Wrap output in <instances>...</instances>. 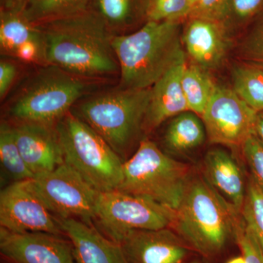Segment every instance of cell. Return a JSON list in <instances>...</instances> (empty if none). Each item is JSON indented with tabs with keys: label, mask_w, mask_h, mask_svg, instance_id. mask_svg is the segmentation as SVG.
Segmentation results:
<instances>
[{
	"label": "cell",
	"mask_w": 263,
	"mask_h": 263,
	"mask_svg": "<svg viewBox=\"0 0 263 263\" xmlns=\"http://www.w3.org/2000/svg\"><path fill=\"white\" fill-rule=\"evenodd\" d=\"M0 226L14 233L65 236L58 218L37 193L32 179L14 181L0 193Z\"/></svg>",
	"instance_id": "cell-10"
},
{
	"label": "cell",
	"mask_w": 263,
	"mask_h": 263,
	"mask_svg": "<svg viewBox=\"0 0 263 263\" xmlns=\"http://www.w3.org/2000/svg\"><path fill=\"white\" fill-rule=\"evenodd\" d=\"M228 29L219 21L190 18L182 33V43L194 65L208 71L220 67L230 47Z\"/></svg>",
	"instance_id": "cell-13"
},
{
	"label": "cell",
	"mask_w": 263,
	"mask_h": 263,
	"mask_svg": "<svg viewBox=\"0 0 263 263\" xmlns=\"http://www.w3.org/2000/svg\"><path fill=\"white\" fill-rule=\"evenodd\" d=\"M190 167L165 155L154 142L143 139L136 153L124 162L119 190L178 210L190 181Z\"/></svg>",
	"instance_id": "cell-5"
},
{
	"label": "cell",
	"mask_w": 263,
	"mask_h": 263,
	"mask_svg": "<svg viewBox=\"0 0 263 263\" xmlns=\"http://www.w3.org/2000/svg\"><path fill=\"white\" fill-rule=\"evenodd\" d=\"M250 176L263 192V142L254 133L241 147Z\"/></svg>",
	"instance_id": "cell-29"
},
{
	"label": "cell",
	"mask_w": 263,
	"mask_h": 263,
	"mask_svg": "<svg viewBox=\"0 0 263 263\" xmlns=\"http://www.w3.org/2000/svg\"><path fill=\"white\" fill-rule=\"evenodd\" d=\"M257 114L233 89L216 85L201 119L210 143L242 147L255 133Z\"/></svg>",
	"instance_id": "cell-11"
},
{
	"label": "cell",
	"mask_w": 263,
	"mask_h": 263,
	"mask_svg": "<svg viewBox=\"0 0 263 263\" xmlns=\"http://www.w3.org/2000/svg\"><path fill=\"white\" fill-rule=\"evenodd\" d=\"M85 79L49 65L35 75L10 105L9 114L19 122H58L85 94Z\"/></svg>",
	"instance_id": "cell-7"
},
{
	"label": "cell",
	"mask_w": 263,
	"mask_h": 263,
	"mask_svg": "<svg viewBox=\"0 0 263 263\" xmlns=\"http://www.w3.org/2000/svg\"><path fill=\"white\" fill-rule=\"evenodd\" d=\"M34 187L58 219L94 221L99 193L68 164L64 162L32 179Z\"/></svg>",
	"instance_id": "cell-9"
},
{
	"label": "cell",
	"mask_w": 263,
	"mask_h": 263,
	"mask_svg": "<svg viewBox=\"0 0 263 263\" xmlns=\"http://www.w3.org/2000/svg\"><path fill=\"white\" fill-rule=\"evenodd\" d=\"M0 161L3 168L14 181L34 179L15 143L13 127L2 122L0 127Z\"/></svg>",
	"instance_id": "cell-24"
},
{
	"label": "cell",
	"mask_w": 263,
	"mask_h": 263,
	"mask_svg": "<svg viewBox=\"0 0 263 263\" xmlns=\"http://www.w3.org/2000/svg\"><path fill=\"white\" fill-rule=\"evenodd\" d=\"M238 55L242 62L263 70V13L242 39Z\"/></svg>",
	"instance_id": "cell-26"
},
{
	"label": "cell",
	"mask_w": 263,
	"mask_h": 263,
	"mask_svg": "<svg viewBox=\"0 0 263 263\" xmlns=\"http://www.w3.org/2000/svg\"><path fill=\"white\" fill-rule=\"evenodd\" d=\"M64 161L98 192L117 190L124 180V162L87 123L67 113L57 123Z\"/></svg>",
	"instance_id": "cell-4"
},
{
	"label": "cell",
	"mask_w": 263,
	"mask_h": 263,
	"mask_svg": "<svg viewBox=\"0 0 263 263\" xmlns=\"http://www.w3.org/2000/svg\"><path fill=\"white\" fill-rule=\"evenodd\" d=\"M30 0H1V10L22 11Z\"/></svg>",
	"instance_id": "cell-34"
},
{
	"label": "cell",
	"mask_w": 263,
	"mask_h": 263,
	"mask_svg": "<svg viewBox=\"0 0 263 263\" xmlns=\"http://www.w3.org/2000/svg\"><path fill=\"white\" fill-rule=\"evenodd\" d=\"M17 74L16 67L9 61L0 62V98L3 99L8 94Z\"/></svg>",
	"instance_id": "cell-33"
},
{
	"label": "cell",
	"mask_w": 263,
	"mask_h": 263,
	"mask_svg": "<svg viewBox=\"0 0 263 263\" xmlns=\"http://www.w3.org/2000/svg\"><path fill=\"white\" fill-rule=\"evenodd\" d=\"M98 13L108 24H120L130 13V0H98Z\"/></svg>",
	"instance_id": "cell-31"
},
{
	"label": "cell",
	"mask_w": 263,
	"mask_h": 263,
	"mask_svg": "<svg viewBox=\"0 0 263 263\" xmlns=\"http://www.w3.org/2000/svg\"><path fill=\"white\" fill-rule=\"evenodd\" d=\"M186 65L184 55L152 86L149 105L143 123L144 130H153L170 118L190 110L181 84Z\"/></svg>",
	"instance_id": "cell-17"
},
{
	"label": "cell",
	"mask_w": 263,
	"mask_h": 263,
	"mask_svg": "<svg viewBox=\"0 0 263 263\" xmlns=\"http://www.w3.org/2000/svg\"><path fill=\"white\" fill-rule=\"evenodd\" d=\"M0 46L5 53L22 61L43 60V38L41 27L24 18L22 11L1 10Z\"/></svg>",
	"instance_id": "cell-18"
},
{
	"label": "cell",
	"mask_w": 263,
	"mask_h": 263,
	"mask_svg": "<svg viewBox=\"0 0 263 263\" xmlns=\"http://www.w3.org/2000/svg\"><path fill=\"white\" fill-rule=\"evenodd\" d=\"M241 216L206 180H190L172 228L189 247L206 257L220 254Z\"/></svg>",
	"instance_id": "cell-3"
},
{
	"label": "cell",
	"mask_w": 263,
	"mask_h": 263,
	"mask_svg": "<svg viewBox=\"0 0 263 263\" xmlns=\"http://www.w3.org/2000/svg\"><path fill=\"white\" fill-rule=\"evenodd\" d=\"M209 72L193 63L186 64L181 79L183 94L189 110L200 117L216 86Z\"/></svg>",
	"instance_id": "cell-21"
},
{
	"label": "cell",
	"mask_w": 263,
	"mask_h": 263,
	"mask_svg": "<svg viewBox=\"0 0 263 263\" xmlns=\"http://www.w3.org/2000/svg\"><path fill=\"white\" fill-rule=\"evenodd\" d=\"M235 94L257 113L263 110V70L242 62L232 70Z\"/></svg>",
	"instance_id": "cell-23"
},
{
	"label": "cell",
	"mask_w": 263,
	"mask_h": 263,
	"mask_svg": "<svg viewBox=\"0 0 263 263\" xmlns=\"http://www.w3.org/2000/svg\"><path fill=\"white\" fill-rule=\"evenodd\" d=\"M199 1H200V0H191L192 5H193V8H194V6H195V5H196L197 3H198Z\"/></svg>",
	"instance_id": "cell-37"
},
{
	"label": "cell",
	"mask_w": 263,
	"mask_h": 263,
	"mask_svg": "<svg viewBox=\"0 0 263 263\" xmlns=\"http://www.w3.org/2000/svg\"><path fill=\"white\" fill-rule=\"evenodd\" d=\"M263 13V0H228L224 24H245Z\"/></svg>",
	"instance_id": "cell-28"
},
{
	"label": "cell",
	"mask_w": 263,
	"mask_h": 263,
	"mask_svg": "<svg viewBox=\"0 0 263 263\" xmlns=\"http://www.w3.org/2000/svg\"><path fill=\"white\" fill-rule=\"evenodd\" d=\"M175 216V211L148 199L112 190L99 193L94 221L103 234L120 245L133 230L171 228Z\"/></svg>",
	"instance_id": "cell-8"
},
{
	"label": "cell",
	"mask_w": 263,
	"mask_h": 263,
	"mask_svg": "<svg viewBox=\"0 0 263 263\" xmlns=\"http://www.w3.org/2000/svg\"><path fill=\"white\" fill-rule=\"evenodd\" d=\"M193 9L191 0H153L148 11V21L178 22L189 17Z\"/></svg>",
	"instance_id": "cell-27"
},
{
	"label": "cell",
	"mask_w": 263,
	"mask_h": 263,
	"mask_svg": "<svg viewBox=\"0 0 263 263\" xmlns=\"http://www.w3.org/2000/svg\"><path fill=\"white\" fill-rule=\"evenodd\" d=\"M112 45L122 89L152 88L186 55L178 22L148 21L136 32L114 36Z\"/></svg>",
	"instance_id": "cell-2"
},
{
	"label": "cell",
	"mask_w": 263,
	"mask_h": 263,
	"mask_svg": "<svg viewBox=\"0 0 263 263\" xmlns=\"http://www.w3.org/2000/svg\"><path fill=\"white\" fill-rule=\"evenodd\" d=\"M255 134L263 142V110L257 114L255 122Z\"/></svg>",
	"instance_id": "cell-35"
},
{
	"label": "cell",
	"mask_w": 263,
	"mask_h": 263,
	"mask_svg": "<svg viewBox=\"0 0 263 263\" xmlns=\"http://www.w3.org/2000/svg\"><path fill=\"white\" fill-rule=\"evenodd\" d=\"M13 131L21 155L34 176L65 162L56 127L52 124L20 122Z\"/></svg>",
	"instance_id": "cell-15"
},
{
	"label": "cell",
	"mask_w": 263,
	"mask_h": 263,
	"mask_svg": "<svg viewBox=\"0 0 263 263\" xmlns=\"http://www.w3.org/2000/svg\"><path fill=\"white\" fill-rule=\"evenodd\" d=\"M240 214L263 252V192L250 176Z\"/></svg>",
	"instance_id": "cell-25"
},
{
	"label": "cell",
	"mask_w": 263,
	"mask_h": 263,
	"mask_svg": "<svg viewBox=\"0 0 263 263\" xmlns=\"http://www.w3.org/2000/svg\"><path fill=\"white\" fill-rule=\"evenodd\" d=\"M227 263H247L245 257L243 256H238V257H233L231 259H230Z\"/></svg>",
	"instance_id": "cell-36"
},
{
	"label": "cell",
	"mask_w": 263,
	"mask_h": 263,
	"mask_svg": "<svg viewBox=\"0 0 263 263\" xmlns=\"http://www.w3.org/2000/svg\"><path fill=\"white\" fill-rule=\"evenodd\" d=\"M59 221L72 243L75 263H129L122 246L109 239L93 224L72 218Z\"/></svg>",
	"instance_id": "cell-16"
},
{
	"label": "cell",
	"mask_w": 263,
	"mask_h": 263,
	"mask_svg": "<svg viewBox=\"0 0 263 263\" xmlns=\"http://www.w3.org/2000/svg\"><path fill=\"white\" fill-rule=\"evenodd\" d=\"M205 137L201 117L188 110L176 116L170 123L164 134V143L174 152H187L200 146Z\"/></svg>",
	"instance_id": "cell-20"
},
{
	"label": "cell",
	"mask_w": 263,
	"mask_h": 263,
	"mask_svg": "<svg viewBox=\"0 0 263 263\" xmlns=\"http://www.w3.org/2000/svg\"><path fill=\"white\" fill-rule=\"evenodd\" d=\"M151 93L152 88H122L98 95L79 105L78 117L87 123L121 157L143 129Z\"/></svg>",
	"instance_id": "cell-6"
},
{
	"label": "cell",
	"mask_w": 263,
	"mask_h": 263,
	"mask_svg": "<svg viewBox=\"0 0 263 263\" xmlns=\"http://www.w3.org/2000/svg\"><path fill=\"white\" fill-rule=\"evenodd\" d=\"M204 175L208 182L241 213L247 181L233 157L219 148L208 152L204 160Z\"/></svg>",
	"instance_id": "cell-19"
},
{
	"label": "cell",
	"mask_w": 263,
	"mask_h": 263,
	"mask_svg": "<svg viewBox=\"0 0 263 263\" xmlns=\"http://www.w3.org/2000/svg\"><path fill=\"white\" fill-rule=\"evenodd\" d=\"M235 240L247 263H263V252L255 237L240 216L235 232Z\"/></svg>",
	"instance_id": "cell-30"
},
{
	"label": "cell",
	"mask_w": 263,
	"mask_h": 263,
	"mask_svg": "<svg viewBox=\"0 0 263 263\" xmlns=\"http://www.w3.org/2000/svg\"><path fill=\"white\" fill-rule=\"evenodd\" d=\"M228 0H200L194 6L189 18L212 19L224 22Z\"/></svg>",
	"instance_id": "cell-32"
},
{
	"label": "cell",
	"mask_w": 263,
	"mask_h": 263,
	"mask_svg": "<svg viewBox=\"0 0 263 263\" xmlns=\"http://www.w3.org/2000/svg\"><path fill=\"white\" fill-rule=\"evenodd\" d=\"M42 31L43 61L84 79L119 70L108 24L98 13H84L37 24Z\"/></svg>",
	"instance_id": "cell-1"
},
{
	"label": "cell",
	"mask_w": 263,
	"mask_h": 263,
	"mask_svg": "<svg viewBox=\"0 0 263 263\" xmlns=\"http://www.w3.org/2000/svg\"><path fill=\"white\" fill-rule=\"evenodd\" d=\"M129 263H183L189 246L169 228L133 230L120 242Z\"/></svg>",
	"instance_id": "cell-14"
},
{
	"label": "cell",
	"mask_w": 263,
	"mask_h": 263,
	"mask_svg": "<svg viewBox=\"0 0 263 263\" xmlns=\"http://www.w3.org/2000/svg\"><path fill=\"white\" fill-rule=\"evenodd\" d=\"M90 0H30L22 10L29 22L41 24L88 10Z\"/></svg>",
	"instance_id": "cell-22"
},
{
	"label": "cell",
	"mask_w": 263,
	"mask_h": 263,
	"mask_svg": "<svg viewBox=\"0 0 263 263\" xmlns=\"http://www.w3.org/2000/svg\"><path fill=\"white\" fill-rule=\"evenodd\" d=\"M185 263H199V262H197V261H192V262H185Z\"/></svg>",
	"instance_id": "cell-38"
},
{
	"label": "cell",
	"mask_w": 263,
	"mask_h": 263,
	"mask_svg": "<svg viewBox=\"0 0 263 263\" xmlns=\"http://www.w3.org/2000/svg\"><path fill=\"white\" fill-rule=\"evenodd\" d=\"M0 253L7 263H75L70 240L46 233L0 228Z\"/></svg>",
	"instance_id": "cell-12"
}]
</instances>
